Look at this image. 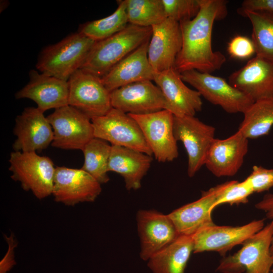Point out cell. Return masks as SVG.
Returning a JSON list of instances; mask_svg holds the SVG:
<instances>
[{
    "label": "cell",
    "instance_id": "cell-36",
    "mask_svg": "<svg viewBox=\"0 0 273 273\" xmlns=\"http://www.w3.org/2000/svg\"><path fill=\"white\" fill-rule=\"evenodd\" d=\"M6 240L9 244V249L5 257L1 261L0 273H8L15 264L14 249L16 246V241L12 237L5 236Z\"/></svg>",
    "mask_w": 273,
    "mask_h": 273
},
{
    "label": "cell",
    "instance_id": "cell-14",
    "mask_svg": "<svg viewBox=\"0 0 273 273\" xmlns=\"http://www.w3.org/2000/svg\"><path fill=\"white\" fill-rule=\"evenodd\" d=\"M112 108L131 115L147 114L165 109L163 94L151 80L132 83L110 92Z\"/></svg>",
    "mask_w": 273,
    "mask_h": 273
},
{
    "label": "cell",
    "instance_id": "cell-4",
    "mask_svg": "<svg viewBox=\"0 0 273 273\" xmlns=\"http://www.w3.org/2000/svg\"><path fill=\"white\" fill-rule=\"evenodd\" d=\"M273 238V219L250 237L236 253L224 257L217 270L221 273H270L273 256L270 246Z\"/></svg>",
    "mask_w": 273,
    "mask_h": 273
},
{
    "label": "cell",
    "instance_id": "cell-15",
    "mask_svg": "<svg viewBox=\"0 0 273 273\" xmlns=\"http://www.w3.org/2000/svg\"><path fill=\"white\" fill-rule=\"evenodd\" d=\"M140 257L145 261L172 243L179 235L168 214L140 210L136 214Z\"/></svg>",
    "mask_w": 273,
    "mask_h": 273
},
{
    "label": "cell",
    "instance_id": "cell-37",
    "mask_svg": "<svg viewBox=\"0 0 273 273\" xmlns=\"http://www.w3.org/2000/svg\"><path fill=\"white\" fill-rule=\"evenodd\" d=\"M255 207L263 211L267 218L273 219V194H267L255 205ZM270 253L273 256V238L270 246Z\"/></svg>",
    "mask_w": 273,
    "mask_h": 273
},
{
    "label": "cell",
    "instance_id": "cell-24",
    "mask_svg": "<svg viewBox=\"0 0 273 273\" xmlns=\"http://www.w3.org/2000/svg\"><path fill=\"white\" fill-rule=\"evenodd\" d=\"M152 156L128 148L112 146L108 171L120 174L127 190H136L141 188L142 180L151 166Z\"/></svg>",
    "mask_w": 273,
    "mask_h": 273
},
{
    "label": "cell",
    "instance_id": "cell-6",
    "mask_svg": "<svg viewBox=\"0 0 273 273\" xmlns=\"http://www.w3.org/2000/svg\"><path fill=\"white\" fill-rule=\"evenodd\" d=\"M183 81L196 88L208 101L229 113H244L254 103L247 95L224 78L211 73L190 70L180 73Z\"/></svg>",
    "mask_w": 273,
    "mask_h": 273
},
{
    "label": "cell",
    "instance_id": "cell-9",
    "mask_svg": "<svg viewBox=\"0 0 273 273\" xmlns=\"http://www.w3.org/2000/svg\"><path fill=\"white\" fill-rule=\"evenodd\" d=\"M47 118L53 130L54 147L82 151L95 138L91 119L69 105L55 109Z\"/></svg>",
    "mask_w": 273,
    "mask_h": 273
},
{
    "label": "cell",
    "instance_id": "cell-21",
    "mask_svg": "<svg viewBox=\"0 0 273 273\" xmlns=\"http://www.w3.org/2000/svg\"><path fill=\"white\" fill-rule=\"evenodd\" d=\"M248 150V139L240 131L225 139H215L205 165L215 176H232L243 165Z\"/></svg>",
    "mask_w": 273,
    "mask_h": 273
},
{
    "label": "cell",
    "instance_id": "cell-12",
    "mask_svg": "<svg viewBox=\"0 0 273 273\" xmlns=\"http://www.w3.org/2000/svg\"><path fill=\"white\" fill-rule=\"evenodd\" d=\"M264 220H253L238 226H219L215 224L201 229L192 236L194 253L215 251L220 255L237 245L242 244L250 237L261 230Z\"/></svg>",
    "mask_w": 273,
    "mask_h": 273
},
{
    "label": "cell",
    "instance_id": "cell-30",
    "mask_svg": "<svg viewBox=\"0 0 273 273\" xmlns=\"http://www.w3.org/2000/svg\"><path fill=\"white\" fill-rule=\"evenodd\" d=\"M128 23L152 27L167 18L162 0H126Z\"/></svg>",
    "mask_w": 273,
    "mask_h": 273
},
{
    "label": "cell",
    "instance_id": "cell-23",
    "mask_svg": "<svg viewBox=\"0 0 273 273\" xmlns=\"http://www.w3.org/2000/svg\"><path fill=\"white\" fill-rule=\"evenodd\" d=\"M150 39L119 62L101 78L110 92L135 82L153 80L154 71L148 57Z\"/></svg>",
    "mask_w": 273,
    "mask_h": 273
},
{
    "label": "cell",
    "instance_id": "cell-17",
    "mask_svg": "<svg viewBox=\"0 0 273 273\" xmlns=\"http://www.w3.org/2000/svg\"><path fill=\"white\" fill-rule=\"evenodd\" d=\"M153 81L161 90L165 110L174 116H195L202 108L200 94L188 87L174 68L154 73Z\"/></svg>",
    "mask_w": 273,
    "mask_h": 273
},
{
    "label": "cell",
    "instance_id": "cell-18",
    "mask_svg": "<svg viewBox=\"0 0 273 273\" xmlns=\"http://www.w3.org/2000/svg\"><path fill=\"white\" fill-rule=\"evenodd\" d=\"M13 145L15 151H41L52 143L53 130L44 112L37 107L25 108L15 120Z\"/></svg>",
    "mask_w": 273,
    "mask_h": 273
},
{
    "label": "cell",
    "instance_id": "cell-22",
    "mask_svg": "<svg viewBox=\"0 0 273 273\" xmlns=\"http://www.w3.org/2000/svg\"><path fill=\"white\" fill-rule=\"evenodd\" d=\"M29 81L15 94L17 99H29L43 112L68 105L69 84L64 80L35 70L29 72Z\"/></svg>",
    "mask_w": 273,
    "mask_h": 273
},
{
    "label": "cell",
    "instance_id": "cell-26",
    "mask_svg": "<svg viewBox=\"0 0 273 273\" xmlns=\"http://www.w3.org/2000/svg\"><path fill=\"white\" fill-rule=\"evenodd\" d=\"M243 114L238 130L246 138L256 139L267 134L273 126V99L254 102Z\"/></svg>",
    "mask_w": 273,
    "mask_h": 273
},
{
    "label": "cell",
    "instance_id": "cell-7",
    "mask_svg": "<svg viewBox=\"0 0 273 273\" xmlns=\"http://www.w3.org/2000/svg\"><path fill=\"white\" fill-rule=\"evenodd\" d=\"M91 120L95 138L108 142L112 146L128 148L152 156L139 124L129 114L112 108L105 115Z\"/></svg>",
    "mask_w": 273,
    "mask_h": 273
},
{
    "label": "cell",
    "instance_id": "cell-5",
    "mask_svg": "<svg viewBox=\"0 0 273 273\" xmlns=\"http://www.w3.org/2000/svg\"><path fill=\"white\" fill-rule=\"evenodd\" d=\"M9 162L11 177L19 181L24 190L31 191L38 199L53 194L56 167L49 157L34 152L14 151Z\"/></svg>",
    "mask_w": 273,
    "mask_h": 273
},
{
    "label": "cell",
    "instance_id": "cell-10",
    "mask_svg": "<svg viewBox=\"0 0 273 273\" xmlns=\"http://www.w3.org/2000/svg\"><path fill=\"white\" fill-rule=\"evenodd\" d=\"M173 130L177 141H180L188 155V174L194 176L202 166L215 139V128L195 116H174Z\"/></svg>",
    "mask_w": 273,
    "mask_h": 273
},
{
    "label": "cell",
    "instance_id": "cell-38",
    "mask_svg": "<svg viewBox=\"0 0 273 273\" xmlns=\"http://www.w3.org/2000/svg\"><path fill=\"white\" fill-rule=\"evenodd\" d=\"M270 273H273V267H272V269H271V270Z\"/></svg>",
    "mask_w": 273,
    "mask_h": 273
},
{
    "label": "cell",
    "instance_id": "cell-28",
    "mask_svg": "<svg viewBox=\"0 0 273 273\" xmlns=\"http://www.w3.org/2000/svg\"><path fill=\"white\" fill-rule=\"evenodd\" d=\"M118 7L110 15L80 25L78 32L96 41L107 38L124 29L129 24L126 0L117 1Z\"/></svg>",
    "mask_w": 273,
    "mask_h": 273
},
{
    "label": "cell",
    "instance_id": "cell-19",
    "mask_svg": "<svg viewBox=\"0 0 273 273\" xmlns=\"http://www.w3.org/2000/svg\"><path fill=\"white\" fill-rule=\"evenodd\" d=\"M152 30L148 57L154 72H160L174 68L182 46L179 22L167 18L161 23L153 26Z\"/></svg>",
    "mask_w": 273,
    "mask_h": 273
},
{
    "label": "cell",
    "instance_id": "cell-32",
    "mask_svg": "<svg viewBox=\"0 0 273 273\" xmlns=\"http://www.w3.org/2000/svg\"><path fill=\"white\" fill-rule=\"evenodd\" d=\"M253 193L251 187L245 179L242 182L231 180V183L224 190L214 205V209L223 204H239L248 202V197Z\"/></svg>",
    "mask_w": 273,
    "mask_h": 273
},
{
    "label": "cell",
    "instance_id": "cell-13",
    "mask_svg": "<svg viewBox=\"0 0 273 273\" xmlns=\"http://www.w3.org/2000/svg\"><path fill=\"white\" fill-rule=\"evenodd\" d=\"M101 184L82 169L56 167L53 195L56 202L67 206L94 202L102 191Z\"/></svg>",
    "mask_w": 273,
    "mask_h": 273
},
{
    "label": "cell",
    "instance_id": "cell-31",
    "mask_svg": "<svg viewBox=\"0 0 273 273\" xmlns=\"http://www.w3.org/2000/svg\"><path fill=\"white\" fill-rule=\"evenodd\" d=\"M167 18L178 22L196 16L200 9V0H162Z\"/></svg>",
    "mask_w": 273,
    "mask_h": 273
},
{
    "label": "cell",
    "instance_id": "cell-11",
    "mask_svg": "<svg viewBox=\"0 0 273 273\" xmlns=\"http://www.w3.org/2000/svg\"><path fill=\"white\" fill-rule=\"evenodd\" d=\"M129 115L139 124L152 155L158 162H171L177 158L174 115L170 112L164 109L147 114Z\"/></svg>",
    "mask_w": 273,
    "mask_h": 273
},
{
    "label": "cell",
    "instance_id": "cell-29",
    "mask_svg": "<svg viewBox=\"0 0 273 273\" xmlns=\"http://www.w3.org/2000/svg\"><path fill=\"white\" fill-rule=\"evenodd\" d=\"M112 145L102 139L94 138L82 150L84 163L81 168L101 184L109 181L108 163Z\"/></svg>",
    "mask_w": 273,
    "mask_h": 273
},
{
    "label": "cell",
    "instance_id": "cell-35",
    "mask_svg": "<svg viewBox=\"0 0 273 273\" xmlns=\"http://www.w3.org/2000/svg\"><path fill=\"white\" fill-rule=\"evenodd\" d=\"M245 10L273 14V0H245L238 11Z\"/></svg>",
    "mask_w": 273,
    "mask_h": 273
},
{
    "label": "cell",
    "instance_id": "cell-20",
    "mask_svg": "<svg viewBox=\"0 0 273 273\" xmlns=\"http://www.w3.org/2000/svg\"><path fill=\"white\" fill-rule=\"evenodd\" d=\"M228 82L254 102L273 99V61L255 56L233 72Z\"/></svg>",
    "mask_w": 273,
    "mask_h": 273
},
{
    "label": "cell",
    "instance_id": "cell-3",
    "mask_svg": "<svg viewBox=\"0 0 273 273\" xmlns=\"http://www.w3.org/2000/svg\"><path fill=\"white\" fill-rule=\"evenodd\" d=\"M95 42L79 32L70 34L43 49L36 68L41 73L68 81L81 68Z\"/></svg>",
    "mask_w": 273,
    "mask_h": 273
},
{
    "label": "cell",
    "instance_id": "cell-8",
    "mask_svg": "<svg viewBox=\"0 0 273 273\" xmlns=\"http://www.w3.org/2000/svg\"><path fill=\"white\" fill-rule=\"evenodd\" d=\"M68 82V105L91 120L105 115L112 108L110 92L100 78L79 69Z\"/></svg>",
    "mask_w": 273,
    "mask_h": 273
},
{
    "label": "cell",
    "instance_id": "cell-25",
    "mask_svg": "<svg viewBox=\"0 0 273 273\" xmlns=\"http://www.w3.org/2000/svg\"><path fill=\"white\" fill-rule=\"evenodd\" d=\"M194 250L192 236L179 235L172 243L148 260L153 273H185Z\"/></svg>",
    "mask_w": 273,
    "mask_h": 273
},
{
    "label": "cell",
    "instance_id": "cell-34",
    "mask_svg": "<svg viewBox=\"0 0 273 273\" xmlns=\"http://www.w3.org/2000/svg\"><path fill=\"white\" fill-rule=\"evenodd\" d=\"M228 52L233 58L245 59L255 54L254 43L248 37L238 35L231 39L228 44Z\"/></svg>",
    "mask_w": 273,
    "mask_h": 273
},
{
    "label": "cell",
    "instance_id": "cell-1",
    "mask_svg": "<svg viewBox=\"0 0 273 273\" xmlns=\"http://www.w3.org/2000/svg\"><path fill=\"white\" fill-rule=\"evenodd\" d=\"M226 4L224 0H200L196 16L179 22L182 46L174 66L179 73L196 70L211 73L219 70L225 63L223 54L212 50L211 36L214 21L227 15Z\"/></svg>",
    "mask_w": 273,
    "mask_h": 273
},
{
    "label": "cell",
    "instance_id": "cell-16",
    "mask_svg": "<svg viewBox=\"0 0 273 273\" xmlns=\"http://www.w3.org/2000/svg\"><path fill=\"white\" fill-rule=\"evenodd\" d=\"M231 183L228 181L203 192L198 200L168 214L179 235L192 236L201 229L214 224L211 217L214 205Z\"/></svg>",
    "mask_w": 273,
    "mask_h": 273
},
{
    "label": "cell",
    "instance_id": "cell-2",
    "mask_svg": "<svg viewBox=\"0 0 273 273\" xmlns=\"http://www.w3.org/2000/svg\"><path fill=\"white\" fill-rule=\"evenodd\" d=\"M152 27L131 24L118 33L96 41L81 69L102 78L116 64L152 35Z\"/></svg>",
    "mask_w": 273,
    "mask_h": 273
},
{
    "label": "cell",
    "instance_id": "cell-27",
    "mask_svg": "<svg viewBox=\"0 0 273 273\" xmlns=\"http://www.w3.org/2000/svg\"><path fill=\"white\" fill-rule=\"evenodd\" d=\"M250 21L256 56L273 61V14L253 11H238Z\"/></svg>",
    "mask_w": 273,
    "mask_h": 273
},
{
    "label": "cell",
    "instance_id": "cell-33",
    "mask_svg": "<svg viewBox=\"0 0 273 273\" xmlns=\"http://www.w3.org/2000/svg\"><path fill=\"white\" fill-rule=\"evenodd\" d=\"M253 193H261L273 187V169L254 165L251 173L245 179Z\"/></svg>",
    "mask_w": 273,
    "mask_h": 273
}]
</instances>
